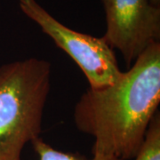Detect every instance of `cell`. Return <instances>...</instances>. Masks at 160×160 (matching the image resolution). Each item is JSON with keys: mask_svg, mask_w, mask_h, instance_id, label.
Returning a JSON list of instances; mask_svg holds the SVG:
<instances>
[{"mask_svg": "<svg viewBox=\"0 0 160 160\" xmlns=\"http://www.w3.org/2000/svg\"><path fill=\"white\" fill-rule=\"evenodd\" d=\"M160 103V43L149 46L109 86L88 88L76 103L78 130L94 139L92 154L132 159Z\"/></svg>", "mask_w": 160, "mask_h": 160, "instance_id": "1", "label": "cell"}, {"mask_svg": "<svg viewBox=\"0 0 160 160\" xmlns=\"http://www.w3.org/2000/svg\"><path fill=\"white\" fill-rule=\"evenodd\" d=\"M51 75V63L35 57L0 67V160H22L40 137Z\"/></svg>", "mask_w": 160, "mask_h": 160, "instance_id": "2", "label": "cell"}, {"mask_svg": "<svg viewBox=\"0 0 160 160\" xmlns=\"http://www.w3.org/2000/svg\"><path fill=\"white\" fill-rule=\"evenodd\" d=\"M22 12L37 23L79 67L90 88L100 89L114 84L120 70L115 51L102 38L78 32L60 22L36 0H19Z\"/></svg>", "mask_w": 160, "mask_h": 160, "instance_id": "3", "label": "cell"}, {"mask_svg": "<svg viewBox=\"0 0 160 160\" xmlns=\"http://www.w3.org/2000/svg\"><path fill=\"white\" fill-rule=\"evenodd\" d=\"M106 32L102 37L130 67L143 52L160 43V6L151 0H102Z\"/></svg>", "mask_w": 160, "mask_h": 160, "instance_id": "4", "label": "cell"}, {"mask_svg": "<svg viewBox=\"0 0 160 160\" xmlns=\"http://www.w3.org/2000/svg\"><path fill=\"white\" fill-rule=\"evenodd\" d=\"M134 160H160V114L158 111L150 121L142 146Z\"/></svg>", "mask_w": 160, "mask_h": 160, "instance_id": "5", "label": "cell"}, {"mask_svg": "<svg viewBox=\"0 0 160 160\" xmlns=\"http://www.w3.org/2000/svg\"><path fill=\"white\" fill-rule=\"evenodd\" d=\"M31 143L35 152L38 156V160H122L102 155H92V158L87 159L79 155L62 152L55 149L40 137Z\"/></svg>", "mask_w": 160, "mask_h": 160, "instance_id": "6", "label": "cell"}, {"mask_svg": "<svg viewBox=\"0 0 160 160\" xmlns=\"http://www.w3.org/2000/svg\"><path fill=\"white\" fill-rule=\"evenodd\" d=\"M151 2L156 6H160V0H151Z\"/></svg>", "mask_w": 160, "mask_h": 160, "instance_id": "7", "label": "cell"}]
</instances>
